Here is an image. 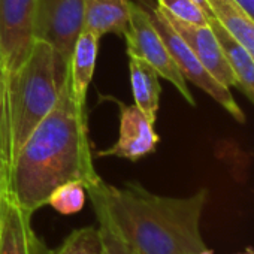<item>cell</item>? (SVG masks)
<instances>
[{
	"label": "cell",
	"instance_id": "e0dca14e",
	"mask_svg": "<svg viewBox=\"0 0 254 254\" xmlns=\"http://www.w3.org/2000/svg\"><path fill=\"white\" fill-rule=\"evenodd\" d=\"M85 186L79 181H69L57 187L48 199V205L62 215L79 212L85 205Z\"/></svg>",
	"mask_w": 254,
	"mask_h": 254
},
{
	"label": "cell",
	"instance_id": "7c38bea8",
	"mask_svg": "<svg viewBox=\"0 0 254 254\" xmlns=\"http://www.w3.org/2000/svg\"><path fill=\"white\" fill-rule=\"evenodd\" d=\"M132 0H84V29L102 38L124 36L130 20Z\"/></svg>",
	"mask_w": 254,
	"mask_h": 254
},
{
	"label": "cell",
	"instance_id": "9a60e30c",
	"mask_svg": "<svg viewBox=\"0 0 254 254\" xmlns=\"http://www.w3.org/2000/svg\"><path fill=\"white\" fill-rule=\"evenodd\" d=\"M212 15L226 32L254 59V20L233 0H206Z\"/></svg>",
	"mask_w": 254,
	"mask_h": 254
},
{
	"label": "cell",
	"instance_id": "2e32d148",
	"mask_svg": "<svg viewBox=\"0 0 254 254\" xmlns=\"http://www.w3.org/2000/svg\"><path fill=\"white\" fill-rule=\"evenodd\" d=\"M51 254H103V241L99 227L87 226L73 230Z\"/></svg>",
	"mask_w": 254,
	"mask_h": 254
},
{
	"label": "cell",
	"instance_id": "cb8c5ba5",
	"mask_svg": "<svg viewBox=\"0 0 254 254\" xmlns=\"http://www.w3.org/2000/svg\"><path fill=\"white\" fill-rule=\"evenodd\" d=\"M241 254H254V251H253V250H247V251H244V253H241Z\"/></svg>",
	"mask_w": 254,
	"mask_h": 254
},
{
	"label": "cell",
	"instance_id": "ffe728a7",
	"mask_svg": "<svg viewBox=\"0 0 254 254\" xmlns=\"http://www.w3.org/2000/svg\"><path fill=\"white\" fill-rule=\"evenodd\" d=\"M6 187H8V168L2 154H0V215H2V203H3V194Z\"/></svg>",
	"mask_w": 254,
	"mask_h": 254
},
{
	"label": "cell",
	"instance_id": "7a4b0ae2",
	"mask_svg": "<svg viewBox=\"0 0 254 254\" xmlns=\"http://www.w3.org/2000/svg\"><path fill=\"white\" fill-rule=\"evenodd\" d=\"M85 191L94 212L109 221L135 254H212L200 233L206 189L172 197L135 181L118 187L99 178Z\"/></svg>",
	"mask_w": 254,
	"mask_h": 254
},
{
	"label": "cell",
	"instance_id": "6da1fadb",
	"mask_svg": "<svg viewBox=\"0 0 254 254\" xmlns=\"http://www.w3.org/2000/svg\"><path fill=\"white\" fill-rule=\"evenodd\" d=\"M100 177L93 165L85 106L75 102L69 73L53 111L36 126L8 168V189L32 214L64 183L85 187Z\"/></svg>",
	"mask_w": 254,
	"mask_h": 254
},
{
	"label": "cell",
	"instance_id": "3957f363",
	"mask_svg": "<svg viewBox=\"0 0 254 254\" xmlns=\"http://www.w3.org/2000/svg\"><path fill=\"white\" fill-rule=\"evenodd\" d=\"M69 73V62L36 39L24 63L0 82V154L6 168L36 126L53 111Z\"/></svg>",
	"mask_w": 254,
	"mask_h": 254
},
{
	"label": "cell",
	"instance_id": "9c48e42d",
	"mask_svg": "<svg viewBox=\"0 0 254 254\" xmlns=\"http://www.w3.org/2000/svg\"><path fill=\"white\" fill-rule=\"evenodd\" d=\"M162 12L166 17V20L171 23V26L186 41V44L190 47V50L194 53V56L203 64V67L218 82H221L226 87L236 85V81L227 63V59L209 24H194V23L180 20L163 9Z\"/></svg>",
	"mask_w": 254,
	"mask_h": 254
},
{
	"label": "cell",
	"instance_id": "30bf717a",
	"mask_svg": "<svg viewBox=\"0 0 254 254\" xmlns=\"http://www.w3.org/2000/svg\"><path fill=\"white\" fill-rule=\"evenodd\" d=\"M32 215L6 187L0 215V254H39L42 241L33 232Z\"/></svg>",
	"mask_w": 254,
	"mask_h": 254
},
{
	"label": "cell",
	"instance_id": "8992f818",
	"mask_svg": "<svg viewBox=\"0 0 254 254\" xmlns=\"http://www.w3.org/2000/svg\"><path fill=\"white\" fill-rule=\"evenodd\" d=\"M38 0H0V47L6 73L17 70L36 41Z\"/></svg>",
	"mask_w": 254,
	"mask_h": 254
},
{
	"label": "cell",
	"instance_id": "ba28073f",
	"mask_svg": "<svg viewBox=\"0 0 254 254\" xmlns=\"http://www.w3.org/2000/svg\"><path fill=\"white\" fill-rule=\"evenodd\" d=\"M117 103L120 106L118 139L112 147L97 151V157H118L138 162L153 154L160 142L154 130V123L135 103Z\"/></svg>",
	"mask_w": 254,
	"mask_h": 254
},
{
	"label": "cell",
	"instance_id": "52a82bcc",
	"mask_svg": "<svg viewBox=\"0 0 254 254\" xmlns=\"http://www.w3.org/2000/svg\"><path fill=\"white\" fill-rule=\"evenodd\" d=\"M84 29V0H38L36 39L53 45L66 62Z\"/></svg>",
	"mask_w": 254,
	"mask_h": 254
},
{
	"label": "cell",
	"instance_id": "603a6c76",
	"mask_svg": "<svg viewBox=\"0 0 254 254\" xmlns=\"http://www.w3.org/2000/svg\"><path fill=\"white\" fill-rule=\"evenodd\" d=\"M39 254H51V250L44 244V242H41V248H39Z\"/></svg>",
	"mask_w": 254,
	"mask_h": 254
},
{
	"label": "cell",
	"instance_id": "7402d4cb",
	"mask_svg": "<svg viewBox=\"0 0 254 254\" xmlns=\"http://www.w3.org/2000/svg\"><path fill=\"white\" fill-rule=\"evenodd\" d=\"M6 73V66H5V54H3V50L0 47V82H2L3 76Z\"/></svg>",
	"mask_w": 254,
	"mask_h": 254
},
{
	"label": "cell",
	"instance_id": "8fae6325",
	"mask_svg": "<svg viewBox=\"0 0 254 254\" xmlns=\"http://www.w3.org/2000/svg\"><path fill=\"white\" fill-rule=\"evenodd\" d=\"M99 41L100 38L97 35L82 29L69 60V82L72 96L81 106L87 105V93L99 54Z\"/></svg>",
	"mask_w": 254,
	"mask_h": 254
},
{
	"label": "cell",
	"instance_id": "5bb4252c",
	"mask_svg": "<svg viewBox=\"0 0 254 254\" xmlns=\"http://www.w3.org/2000/svg\"><path fill=\"white\" fill-rule=\"evenodd\" d=\"M129 73L135 105L153 123H156L162 94L159 73L150 64L136 57H129Z\"/></svg>",
	"mask_w": 254,
	"mask_h": 254
},
{
	"label": "cell",
	"instance_id": "d6986e66",
	"mask_svg": "<svg viewBox=\"0 0 254 254\" xmlns=\"http://www.w3.org/2000/svg\"><path fill=\"white\" fill-rule=\"evenodd\" d=\"M94 214L103 241V254H135L100 212H94Z\"/></svg>",
	"mask_w": 254,
	"mask_h": 254
},
{
	"label": "cell",
	"instance_id": "277c9868",
	"mask_svg": "<svg viewBox=\"0 0 254 254\" xmlns=\"http://www.w3.org/2000/svg\"><path fill=\"white\" fill-rule=\"evenodd\" d=\"M136 2H139L145 8V11L148 12L156 30L162 36L169 54L172 56L174 62L177 63V66L181 70L186 81H190L196 87L203 90L218 105H221L223 109H226L236 121L244 123L245 115H244L242 109L239 108L238 102L235 100V97L232 96L229 87L218 82L203 67V64L197 60V57L190 50V47L186 44V41L180 36V33L166 20L162 9L156 3V0H136Z\"/></svg>",
	"mask_w": 254,
	"mask_h": 254
},
{
	"label": "cell",
	"instance_id": "5b68a950",
	"mask_svg": "<svg viewBox=\"0 0 254 254\" xmlns=\"http://www.w3.org/2000/svg\"><path fill=\"white\" fill-rule=\"evenodd\" d=\"M124 39L127 56L141 59L142 62L150 64L160 78L169 81L178 90V93L181 94V97H184L187 103H190L191 106L196 105L186 78L169 54L148 12L136 0H132L130 20L124 33Z\"/></svg>",
	"mask_w": 254,
	"mask_h": 254
},
{
	"label": "cell",
	"instance_id": "4fadbf2b",
	"mask_svg": "<svg viewBox=\"0 0 254 254\" xmlns=\"http://www.w3.org/2000/svg\"><path fill=\"white\" fill-rule=\"evenodd\" d=\"M208 24L214 30L232 69L236 81L235 87H238L254 103V59L226 32L215 17L208 18Z\"/></svg>",
	"mask_w": 254,
	"mask_h": 254
},
{
	"label": "cell",
	"instance_id": "44dd1931",
	"mask_svg": "<svg viewBox=\"0 0 254 254\" xmlns=\"http://www.w3.org/2000/svg\"><path fill=\"white\" fill-rule=\"evenodd\" d=\"M233 2L248 15L254 20V0H233Z\"/></svg>",
	"mask_w": 254,
	"mask_h": 254
},
{
	"label": "cell",
	"instance_id": "ac0fdd59",
	"mask_svg": "<svg viewBox=\"0 0 254 254\" xmlns=\"http://www.w3.org/2000/svg\"><path fill=\"white\" fill-rule=\"evenodd\" d=\"M156 3L180 20L194 24H208V17L193 0H156Z\"/></svg>",
	"mask_w": 254,
	"mask_h": 254
}]
</instances>
